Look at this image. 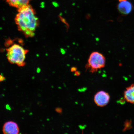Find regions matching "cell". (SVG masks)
Masks as SVG:
<instances>
[{
  "label": "cell",
  "instance_id": "cell-1",
  "mask_svg": "<svg viewBox=\"0 0 134 134\" xmlns=\"http://www.w3.org/2000/svg\"><path fill=\"white\" fill-rule=\"evenodd\" d=\"M18 11L15 21L18 31L26 38L33 37L40 24L35 10L29 4L18 9Z\"/></svg>",
  "mask_w": 134,
  "mask_h": 134
},
{
  "label": "cell",
  "instance_id": "cell-2",
  "mask_svg": "<svg viewBox=\"0 0 134 134\" xmlns=\"http://www.w3.org/2000/svg\"><path fill=\"white\" fill-rule=\"evenodd\" d=\"M6 49L8 61L18 66H24L26 65V56L29 52L28 50L18 43H14Z\"/></svg>",
  "mask_w": 134,
  "mask_h": 134
},
{
  "label": "cell",
  "instance_id": "cell-3",
  "mask_svg": "<svg viewBox=\"0 0 134 134\" xmlns=\"http://www.w3.org/2000/svg\"><path fill=\"white\" fill-rule=\"evenodd\" d=\"M105 59L103 55L98 52H94L90 55L85 68L92 73L95 72L105 66Z\"/></svg>",
  "mask_w": 134,
  "mask_h": 134
},
{
  "label": "cell",
  "instance_id": "cell-4",
  "mask_svg": "<svg viewBox=\"0 0 134 134\" xmlns=\"http://www.w3.org/2000/svg\"><path fill=\"white\" fill-rule=\"evenodd\" d=\"M110 96L107 92L103 91H99L95 94L94 100L95 103L99 107L105 106L109 103Z\"/></svg>",
  "mask_w": 134,
  "mask_h": 134
},
{
  "label": "cell",
  "instance_id": "cell-5",
  "mask_svg": "<svg viewBox=\"0 0 134 134\" xmlns=\"http://www.w3.org/2000/svg\"><path fill=\"white\" fill-rule=\"evenodd\" d=\"M4 134H18L19 128L17 124L13 121H8L5 123L3 128Z\"/></svg>",
  "mask_w": 134,
  "mask_h": 134
},
{
  "label": "cell",
  "instance_id": "cell-6",
  "mask_svg": "<svg viewBox=\"0 0 134 134\" xmlns=\"http://www.w3.org/2000/svg\"><path fill=\"white\" fill-rule=\"evenodd\" d=\"M133 5L129 1L121 2L117 6V8L120 13L123 15H127L131 12L133 9Z\"/></svg>",
  "mask_w": 134,
  "mask_h": 134
},
{
  "label": "cell",
  "instance_id": "cell-7",
  "mask_svg": "<svg viewBox=\"0 0 134 134\" xmlns=\"http://www.w3.org/2000/svg\"><path fill=\"white\" fill-rule=\"evenodd\" d=\"M124 97L127 102L134 103V84L126 88L124 93Z\"/></svg>",
  "mask_w": 134,
  "mask_h": 134
},
{
  "label": "cell",
  "instance_id": "cell-8",
  "mask_svg": "<svg viewBox=\"0 0 134 134\" xmlns=\"http://www.w3.org/2000/svg\"><path fill=\"white\" fill-rule=\"evenodd\" d=\"M10 6L18 9L29 4L30 0H6Z\"/></svg>",
  "mask_w": 134,
  "mask_h": 134
},
{
  "label": "cell",
  "instance_id": "cell-9",
  "mask_svg": "<svg viewBox=\"0 0 134 134\" xmlns=\"http://www.w3.org/2000/svg\"><path fill=\"white\" fill-rule=\"evenodd\" d=\"M59 17L60 19V20H61V21H62V22L66 24V25L67 27L68 28L69 26V25L68 23H67L66 20L64 18H63V17H62L60 15L59 16Z\"/></svg>",
  "mask_w": 134,
  "mask_h": 134
},
{
  "label": "cell",
  "instance_id": "cell-10",
  "mask_svg": "<svg viewBox=\"0 0 134 134\" xmlns=\"http://www.w3.org/2000/svg\"><path fill=\"white\" fill-rule=\"evenodd\" d=\"M56 111L59 113H61L62 112V109L61 108H57L56 109Z\"/></svg>",
  "mask_w": 134,
  "mask_h": 134
},
{
  "label": "cell",
  "instance_id": "cell-11",
  "mask_svg": "<svg viewBox=\"0 0 134 134\" xmlns=\"http://www.w3.org/2000/svg\"><path fill=\"white\" fill-rule=\"evenodd\" d=\"M5 80V77L3 75H0V82H2Z\"/></svg>",
  "mask_w": 134,
  "mask_h": 134
},
{
  "label": "cell",
  "instance_id": "cell-12",
  "mask_svg": "<svg viewBox=\"0 0 134 134\" xmlns=\"http://www.w3.org/2000/svg\"><path fill=\"white\" fill-rule=\"evenodd\" d=\"M91 17V15L89 13H88L86 15V18L87 19H89Z\"/></svg>",
  "mask_w": 134,
  "mask_h": 134
},
{
  "label": "cell",
  "instance_id": "cell-13",
  "mask_svg": "<svg viewBox=\"0 0 134 134\" xmlns=\"http://www.w3.org/2000/svg\"><path fill=\"white\" fill-rule=\"evenodd\" d=\"M77 68L75 67H73L71 68V71L72 72H75L76 71Z\"/></svg>",
  "mask_w": 134,
  "mask_h": 134
},
{
  "label": "cell",
  "instance_id": "cell-14",
  "mask_svg": "<svg viewBox=\"0 0 134 134\" xmlns=\"http://www.w3.org/2000/svg\"><path fill=\"white\" fill-rule=\"evenodd\" d=\"M80 75V72L78 71H76L75 72V75L76 76H79Z\"/></svg>",
  "mask_w": 134,
  "mask_h": 134
},
{
  "label": "cell",
  "instance_id": "cell-15",
  "mask_svg": "<svg viewBox=\"0 0 134 134\" xmlns=\"http://www.w3.org/2000/svg\"><path fill=\"white\" fill-rule=\"evenodd\" d=\"M53 5L56 7H58L59 6V5L58 4V3L56 2L53 3Z\"/></svg>",
  "mask_w": 134,
  "mask_h": 134
},
{
  "label": "cell",
  "instance_id": "cell-16",
  "mask_svg": "<svg viewBox=\"0 0 134 134\" xmlns=\"http://www.w3.org/2000/svg\"><path fill=\"white\" fill-rule=\"evenodd\" d=\"M127 0H119V1L120 2H121L123 1H126Z\"/></svg>",
  "mask_w": 134,
  "mask_h": 134
}]
</instances>
